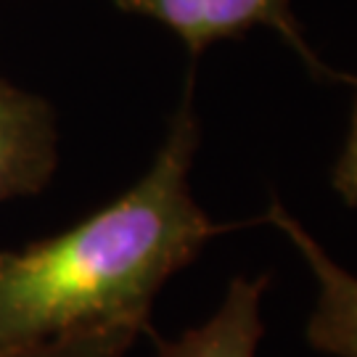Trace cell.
Segmentation results:
<instances>
[{
  "label": "cell",
  "instance_id": "1",
  "mask_svg": "<svg viewBox=\"0 0 357 357\" xmlns=\"http://www.w3.org/2000/svg\"><path fill=\"white\" fill-rule=\"evenodd\" d=\"M199 143L188 79L135 185L59 236L0 252V355L114 323L151 328L162 286L230 228L217 225L191 191Z\"/></svg>",
  "mask_w": 357,
  "mask_h": 357
},
{
  "label": "cell",
  "instance_id": "6",
  "mask_svg": "<svg viewBox=\"0 0 357 357\" xmlns=\"http://www.w3.org/2000/svg\"><path fill=\"white\" fill-rule=\"evenodd\" d=\"M146 331L151 333V328L132 326V323H114V326L66 333L43 344L6 352L0 357H125L130 347L138 342V336Z\"/></svg>",
  "mask_w": 357,
  "mask_h": 357
},
{
  "label": "cell",
  "instance_id": "5",
  "mask_svg": "<svg viewBox=\"0 0 357 357\" xmlns=\"http://www.w3.org/2000/svg\"><path fill=\"white\" fill-rule=\"evenodd\" d=\"M268 275H236L212 318L183 331L178 339L156 342V357H257L265 336L262 296Z\"/></svg>",
  "mask_w": 357,
  "mask_h": 357
},
{
  "label": "cell",
  "instance_id": "7",
  "mask_svg": "<svg viewBox=\"0 0 357 357\" xmlns=\"http://www.w3.org/2000/svg\"><path fill=\"white\" fill-rule=\"evenodd\" d=\"M355 85H357V77H355ZM331 185L333 191H336V196L347 206H355L357 209V93H355V103H352V122H349L344 149H342L336 165H333Z\"/></svg>",
  "mask_w": 357,
  "mask_h": 357
},
{
  "label": "cell",
  "instance_id": "2",
  "mask_svg": "<svg viewBox=\"0 0 357 357\" xmlns=\"http://www.w3.org/2000/svg\"><path fill=\"white\" fill-rule=\"evenodd\" d=\"M114 3L119 11L146 16L165 24L169 32L178 35L193 59H199L212 43L243 38L257 26H265L289 45V51L296 53V59L315 79L355 85V77L333 72L312 51V45L305 38V29L291 11V0H114Z\"/></svg>",
  "mask_w": 357,
  "mask_h": 357
},
{
  "label": "cell",
  "instance_id": "3",
  "mask_svg": "<svg viewBox=\"0 0 357 357\" xmlns=\"http://www.w3.org/2000/svg\"><path fill=\"white\" fill-rule=\"evenodd\" d=\"M59 167V119L35 93L0 77V204L38 196Z\"/></svg>",
  "mask_w": 357,
  "mask_h": 357
},
{
  "label": "cell",
  "instance_id": "4",
  "mask_svg": "<svg viewBox=\"0 0 357 357\" xmlns=\"http://www.w3.org/2000/svg\"><path fill=\"white\" fill-rule=\"evenodd\" d=\"M262 220L294 243L318 283V302L305 328L307 344L323 355L357 357V275L336 265L318 238L278 199Z\"/></svg>",
  "mask_w": 357,
  "mask_h": 357
}]
</instances>
